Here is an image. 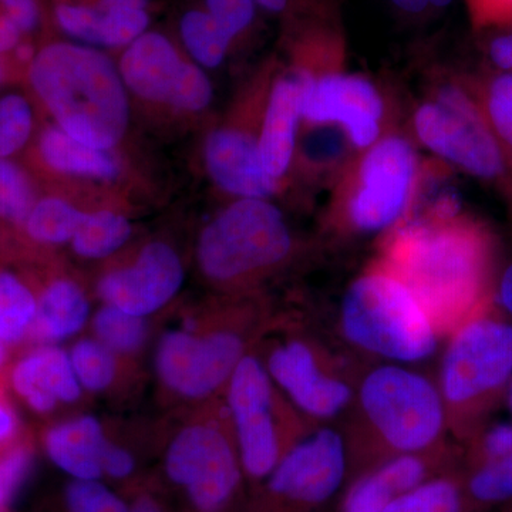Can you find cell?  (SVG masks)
Listing matches in <instances>:
<instances>
[{
  "label": "cell",
  "instance_id": "obj_1",
  "mask_svg": "<svg viewBox=\"0 0 512 512\" xmlns=\"http://www.w3.org/2000/svg\"><path fill=\"white\" fill-rule=\"evenodd\" d=\"M497 242L466 212L410 215L383 235L377 258L419 299L443 339L494 301Z\"/></svg>",
  "mask_w": 512,
  "mask_h": 512
},
{
  "label": "cell",
  "instance_id": "obj_2",
  "mask_svg": "<svg viewBox=\"0 0 512 512\" xmlns=\"http://www.w3.org/2000/svg\"><path fill=\"white\" fill-rule=\"evenodd\" d=\"M348 446L349 478L380 461L447 443L446 409L436 379L417 366H362L355 399L340 423Z\"/></svg>",
  "mask_w": 512,
  "mask_h": 512
},
{
  "label": "cell",
  "instance_id": "obj_3",
  "mask_svg": "<svg viewBox=\"0 0 512 512\" xmlns=\"http://www.w3.org/2000/svg\"><path fill=\"white\" fill-rule=\"evenodd\" d=\"M30 83L67 134L110 150L128 126L126 86L119 69L92 46L50 43L32 57Z\"/></svg>",
  "mask_w": 512,
  "mask_h": 512
},
{
  "label": "cell",
  "instance_id": "obj_4",
  "mask_svg": "<svg viewBox=\"0 0 512 512\" xmlns=\"http://www.w3.org/2000/svg\"><path fill=\"white\" fill-rule=\"evenodd\" d=\"M338 330L355 355L409 366L427 362L444 340L419 299L377 256L343 292Z\"/></svg>",
  "mask_w": 512,
  "mask_h": 512
},
{
  "label": "cell",
  "instance_id": "obj_5",
  "mask_svg": "<svg viewBox=\"0 0 512 512\" xmlns=\"http://www.w3.org/2000/svg\"><path fill=\"white\" fill-rule=\"evenodd\" d=\"M423 173L412 141L390 130L343 165L326 208V229L339 238L389 234L412 214Z\"/></svg>",
  "mask_w": 512,
  "mask_h": 512
},
{
  "label": "cell",
  "instance_id": "obj_6",
  "mask_svg": "<svg viewBox=\"0 0 512 512\" xmlns=\"http://www.w3.org/2000/svg\"><path fill=\"white\" fill-rule=\"evenodd\" d=\"M512 376V320L491 302L454 329L440 348L436 379L448 431L467 441L505 402Z\"/></svg>",
  "mask_w": 512,
  "mask_h": 512
},
{
  "label": "cell",
  "instance_id": "obj_7",
  "mask_svg": "<svg viewBox=\"0 0 512 512\" xmlns=\"http://www.w3.org/2000/svg\"><path fill=\"white\" fill-rule=\"evenodd\" d=\"M298 241L285 215L268 200L238 198L198 239L202 274L222 286H245L288 264Z\"/></svg>",
  "mask_w": 512,
  "mask_h": 512
},
{
  "label": "cell",
  "instance_id": "obj_8",
  "mask_svg": "<svg viewBox=\"0 0 512 512\" xmlns=\"http://www.w3.org/2000/svg\"><path fill=\"white\" fill-rule=\"evenodd\" d=\"M225 394L239 460L247 483L256 488L315 424L289 403L255 353L239 362Z\"/></svg>",
  "mask_w": 512,
  "mask_h": 512
},
{
  "label": "cell",
  "instance_id": "obj_9",
  "mask_svg": "<svg viewBox=\"0 0 512 512\" xmlns=\"http://www.w3.org/2000/svg\"><path fill=\"white\" fill-rule=\"evenodd\" d=\"M420 144L441 163L497 188L511 192L507 168L477 100L463 79L439 84L413 114Z\"/></svg>",
  "mask_w": 512,
  "mask_h": 512
},
{
  "label": "cell",
  "instance_id": "obj_10",
  "mask_svg": "<svg viewBox=\"0 0 512 512\" xmlns=\"http://www.w3.org/2000/svg\"><path fill=\"white\" fill-rule=\"evenodd\" d=\"M262 362L275 386L306 420L315 426H340L345 420L363 366L355 359L301 333L278 340Z\"/></svg>",
  "mask_w": 512,
  "mask_h": 512
},
{
  "label": "cell",
  "instance_id": "obj_11",
  "mask_svg": "<svg viewBox=\"0 0 512 512\" xmlns=\"http://www.w3.org/2000/svg\"><path fill=\"white\" fill-rule=\"evenodd\" d=\"M163 468L187 512H232L241 503L247 478L228 419L181 430L165 451Z\"/></svg>",
  "mask_w": 512,
  "mask_h": 512
},
{
  "label": "cell",
  "instance_id": "obj_12",
  "mask_svg": "<svg viewBox=\"0 0 512 512\" xmlns=\"http://www.w3.org/2000/svg\"><path fill=\"white\" fill-rule=\"evenodd\" d=\"M348 446L339 426H315L289 448L256 487L251 512H318L349 480Z\"/></svg>",
  "mask_w": 512,
  "mask_h": 512
},
{
  "label": "cell",
  "instance_id": "obj_13",
  "mask_svg": "<svg viewBox=\"0 0 512 512\" xmlns=\"http://www.w3.org/2000/svg\"><path fill=\"white\" fill-rule=\"evenodd\" d=\"M302 83L301 126L339 127L355 153L389 133L387 104L372 80L349 73L345 57L293 69Z\"/></svg>",
  "mask_w": 512,
  "mask_h": 512
},
{
  "label": "cell",
  "instance_id": "obj_14",
  "mask_svg": "<svg viewBox=\"0 0 512 512\" xmlns=\"http://www.w3.org/2000/svg\"><path fill=\"white\" fill-rule=\"evenodd\" d=\"M252 319L239 315L204 333H165L156 352L161 383L178 396L194 400L225 390L239 362L251 353Z\"/></svg>",
  "mask_w": 512,
  "mask_h": 512
},
{
  "label": "cell",
  "instance_id": "obj_15",
  "mask_svg": "<svg viewBox=\"0 0 512 512\" xmlns=\"http://www.w3.org/2000/svg\"><path fill=\"white\" fill-rule=\"evenodd\" d=\"M184 282L180 256L164 242H151L136 261L100 279L97 292L104 305L147 318L164 308Z\"/></svg>",
  "mask_w": 512,
  "mask_h": 512
},
{
  "label": "cell",
  "instance_id": "obj_16",
  "mask_svg": "<svg viewBox=\"0 0 512 512\" xmlns=\"http://www.w3.org/2000/svg\"><path fill=\"white\" fill-rule=\"evenodd\" d=\"M454 448L450 443L380 461L350 477L342 493L338 512H383L387 505L450 470Z\"/></svg>",
  "mask_w": 512,
  "mask_h": 512
},
{
  "label": "cell",
  "instance_id": "obj_17",
  "mask_svg": "<svg viewBox=\"0 0 512 512\" xmlns=\"http://www.w3.org/2000/svg\"><path fill=\"white\" fill-rule=\"evenodd\" d=\"M204 154L212 181L234 197L268 200L281 188L262 165L259 131L242 124L217 128L205 141Z\"/></svg>",
  "mask_w": 512,
  "mask_h": 512
},
{
  "label": "cell",
  "instance_id": "obj_18",
  "mask_svg": "<svg viewBox=\"0 0 512 512\" xmlns=\"http://www.w3.org/2000/svg\"><path fill=\"white\" fill-rule=\"evenodd\" d=\"M188 64L167 36L146 32L126 47L119 72L124 86L140 99L173 106Z\"/></svg>",
  "mask_w": 512,
  "mask_h": 512
},
{
  "label": "cell",
  "instance_id": "obj_19",
  "mask_svg": "<svg viewBox=\"0 0 512 512\" xmlns=\"http://www.w3.org/2000/svg\"><path fill=\"white\" fill-rule=\"evenodd\" d=\"M301 106L302 83L296 73L278 77L265 101L259 130V154L266 173L281 183L295 158Z\"/></svg>",
  "mask_w": 512,
  "mask_h": 512
},
{
  "label": "cell",
  "instance_id": "obj_20",
  "mask_svg": "<svg viewBox=\"0 0 512 512\" xmlns=\"http://www.w3.org/2000/svg\"><path fill=\"white\" fill-rule=\"evenodd\" d=\"M10 380L13 390L37 413L77 402L83 392L69 353L56 345H40L23 356L13 367Z\"/></svg>",
  "mask_w": 512,
  "mask_h": 512
},
{
  "label": "cell",
  "instance_id": "obj_21",
  "mask_svg": "<svg viewBox=\"0 0 512 512\" xmlns=\"http://www.w3.org/2000/svg\"><path fill=\"white\" fill-rule=\"evenodd\" d=\"M107 443L100 421L80 416L47 431L45 450L50 461L73 480H103L101 456Z\"/></svg>",
  "mask_w": 512,
  "mask_h": 512
},
{
  "label": "cell",
  "instance_id": "obj_22",
  "mask_svg": "<svg viewBox=\"0 0 512 512\" xmlns=\"http://www.w3.org/2000/svg\"><path fill=\"white\" fill-rule=\"evenodd\" d=\"M89 316L90 303L80 286L60 279L47 286L37 299L29 336L40 345H55L79 333Z\"/></svg>",
  "mask_w": 512,
  "mask_h": 512
},
{
  "label": "cell",
  "instance_id": "obj_23",
  "mask_svg": "<svg viewBox=\"0 0 512 512\" xmlns=\"http://www.w3.org/2000/svg\"><path fill=\"white\" fill-rule=\"evenodd\" d=\"M40 154L50 168L63 174L111 180L119 173V164L109 150L83 143L59 126L42 134Z\"/></svg>",
  "mask_w": 512,
  "mask_h": 512
},
{
  "label": "cell",
  "instance_id": "obj_24",
  "mask_svg": "<svg viewBox=\"0 0 512 512\" xmlns=\"http://www.w3.org/2000/svg\"><path fill=\"white\" fill-rule=\"evenodd\" d=\"M493 134L511 181L512 197V73L490 72L463 77Z\"/></svg>",
  "mask_w": 512,
  "mask_h": 512
},
{
  "label": "cell",
  "instance_id": "obj_25",
  "mask_svg": "<svg viewBox=\"0 0 512 512\" xmlns=\"http://www.w3.org/2000/svg\"><path fill=\"white\" fill-rule=\"evenodd\" d=\"M468 500L463 481L448 470L400 495L383 512H466Z\"/></svg>",
  "mask_w": 512,
  "mask_h": 512
},
{
  "label": "cell",
  "instance_id": "obj_26",
  "mask_svg": "<svg viewBox=\"0 0 512 512\" xmlns=\"http://www.w3.org/2000/svg\"><path fill=\"white\" fill-rule=\"evenodd\" d=\"M131 235V224L124 215L111 211L84 214L72 239L77 255L87 259L106 258L119 251Z\"/></svg>",
  "mask_w": 512,
  "mask_h": 512
},
{
  "label": "cell",
  "instance_id": "obj_27",
  "mask_svg": "<svg viewBox=\"0 0 512 512\" xmlns=\"http://www.w3.org/2000/svg\"><path fill=\"white\" fill-rule=\"evenodd\" d=\"M180 36L188 55L205 69H217L224 62L232 40L205 9H192L180 19Z\"/></svg>",
  "mask_w": 512,
  "mask_h": 512
},
{
  "label": "cell",
  "instance_id": "obj_28",
  "mask_svg": "<svg viewBox=\"0 0 512 512\" xmlns=\"http://www.w3.org/2000/svg\"><path fill=\"white\" fill-rule=\"evenodd\" d=\"M37 299L28 286L10 272H0V340L16 345L29 336Z\"/></svg>",
  "mask_w": 512,
  "mask_h": 512
},
{
  "label": "cell",
  "instance_id": "obj_29",
  "mask_svg": "<svg viewBox=\"0 0 512 512\" xmlns=\"http://www.w3.org/2000/svg\"><path fill=\"white\" fill-rule=\"evenodd\" d=\"M84 214L60 198H45L36 202L26 218L30 238L42 244L72 242Z\"/></svg>",
  "mask_w": 512,
  "mask_h": 512
},
{
  "label": "cell",
  "instance_id": "obj_30",
  "mask_svg": "<svg viewBox=\"0 0 512 512\" xmlns=\"http://www.w3.org/2000/svg\"><path fill=\"white\" fill-rule=\"evenodd\" d=\"M146 319L104 305L93 316L94 336L114 355H131L144 345L147 336Z\"/></svg>",
  "mask_w": 512,
  "mask_h": 512
},
{
  "label": "cell",
  "instance_id": "obj_31",
  "mask_svg": "<svg viewBox=\"0 0 512 512\" xmlns=\"http://www.w3.org/2000/svg\"><path fill=\"white\" fill-rule=\"evenodd\" d=\"M69 357L74 375L83 390L103 392L114 382L117 372L116 355L96 338L74 343Z\"/></svg>",
  "mask_w": 512,
  "mask_h": 512
},
{
  "label": "cell",
  "instance_id": "obj_32",
  "mask_svg": "<svg viewBox=\"0 0 512 512\" xmlns=\"http://www.w3.org/2000/svg\"><path fill=\"white\" fill-rule=\"evenodd\" d=\"M471 501L498 504L512 500V451L507 456L477 464L464 481Z\"/></svg>",
  "mask_w": 512,
  "mask_h": 512
},
{
  "label": "cell",
  "instance_id": "obj_33",
  "mask_svg": "<svg viewBox=\"0 0 512 512\" xmlns=\"http://www.w3.org/2000/svg\"><path fill=\"white\" fill-rule=\"evenodd\" d=\"M33 128V113L25 97L9 94L0 99V160L25 146Z\"/></svg>",
  "mask_w": 512,
  "mask_h": 512
},
{
  "label": "cell",
  "instance_id": "obj_34",
  "mask_svg": "<svg viewBox=\"0 0 512 512\" xmlns=\"http://www.w3.org/2000/svg\"><path fill=\"white\" fill-rule=\"evenodd\" d=\"M35 205L29 178L8 160H0V220L25 222Z\"/></svg>",
  "mask_w": 512,
  "mask_h": 512
},
{
  "label": "cell",
  "instance_id": "obj_35",
  "mask_svg": "<svg viewBox=\"0 0 512 512\" xmlns=\"http://www.w3.org/2000/svg\"><path fill=\"white\" fill-rule=\"evenodd\" d=\"M467 441L474 466L507 456L512 451V421H488Z\"/></svg>",
  "mask_w": 512,
  "mask_h": 512
},
{
  "label": "cell",
  "instance_id": "obj_36",
  "mask_svg": "<svg viewBox=\"0 0 512 512\" xmlns=\"http://www.w3.org/2000/svg\"><path fill=\"white\" fill-rule=\"evenodd\" d=\"M33 457L28 448L15 447L0 456V512L5 511L28 480Z\"/></svg>",
  "mask_w": 512,
  "mask_h": 512
},
{
  "label": "cell",
  "instance_id": "obj_37",
  "mask_svg": "<svg viewBox=\"0 0 512 512\" xmlns=\"http://www.w3.org/2000/svg\"><path fill=\"white\" fill-rule=\"evenodd\" d=\"M256 8L254 0H205V10L232 42L252 25Z\"/></svg>",
  "mask_w": 512,
  "mask_h": 512
},
{
  "label": "cell",
  "instance_id": "obj_38",
  "mask_svg": "<svg viewBox=\"0 0 512 512\" xmlns=\"http://www.w3.org/2000/svg\"><path fill=\"white\" fill-rule=\"evenodd\" d=\"M471 26L478 30L512 29V0H464Z\"/></svg>",
  "mask_w": 512,
  "mask_h": 512
},
{
  "label": "cell",
  "instance_id": "obj_39",
  "mask_svg": "<svg viewBox=\"0 0 512 512\" xmlns=\"http://www.w3.org/2000/svg\"><path fill=\"white\" fill-rule=\"evenodd\" d=\"M137 471L136 457L127 448L107 443L101 456V473L103 480L113 483H127Z\"/></svg>",
  "mask_w": 512,
  "mask_h": 512
},
{
  "label": "cell",
  "instance_id": "obj_40",
  "mask_svg": "<svg viewBox=\"0 0 512 512\" xmlns=\"http://www.w3.org/2000/svg\"><path fill=\"white\" fill-rule=\"evenodd\" d=\"M0 12L20 30L22 35L35 32L40 23L37 0H0Z\"/></svg>",
  "mask_w": 512,
  "mask_h": 512
},
{
  "label": "cell",
  "instance_id": "obj_41",
  "mask_svg": "<svg viewBox=\"0 0 512 512\" xmlns=\"http://www.w3.org/2000/svg\"><path fill=\"white\" fill-rule=\"evenodd\" d=\"M487 56L494 72L512 73V32L491 39Z\"/></svg>",
  "mask_w": 512,
  "mask_h": 512
},
{
  "label": "cell",
  "instance_id": "obj_42",
  "mask_svg": "<svg viewBox=\"0 0 512 512\" xmlns=\"http://www.w3.org/2000/svg\"><path fill=\"white\" fill-rule=\"evenodd\" d=\"M494 302L512 320V259L498 268L494 285Z\"/></svg>",
  "mask_w": 512,
  "mask_h": 512
},
{
  "label": "cell",
  "instance_id": "obj_43",
  "mask_svg": "<svg viewBox=\"0 0 512 512\" xmlns=\"http://www.w3.org/2000/svg\"><path fill=\"white\" fill-rule=\"evenodd\" d=\"M128 512H174L167 504L161 500L158 495L153 493H138L130 501V510Z\"/></svg>",
  "mask_w": 512,
  "mask_h": 512
},
{
  "label": "cell",
  "instance_id": "obj_44",
  "mask_svg": "<svg viewBox=\"0 0 512 512\" xmlns=\"http://www.w3.org/2000/svg\"><path fill=\"white\" fill-rule=\"evenodd\" d=\"M453 0H392L394 6L407 15H421L430 9L447 8Z\"/></svg>",
  "mask_w": 512,
  "mask_h": 512
},
{
  "label": "cell",
  "instance_id": "obj_45",
  "mask_svg": "<svg viewBox=\"0 0 512 512\" xmlns=\"http://www.w3.org/2000/svg\"><path fill=\"white\" fill-rule=\"evenodd\" d=\"M22 33L2 12H0V55L20 46Z\"/></svg>",
  "mask_w": 512,
  "mask_h": 512
},
{
  "label": "cell",
  "instance_id": "obj_46",
  "mask_svg": "<svg viewBox=\"0 0 512 512\" xmlns=\"http://www.w3.org/2000/svg\"><path fill=\"white\" fill-rule=\"evenodd\" d=\"M18 430V419L5 403L0 402V444L8 443Z\"/></svg>",
  "mask_w": 512,
  "mask_h": 512
},
{
  "label": "cell",
  "instance_id": "obj_47",
  "mask_svg": "<svg viewBox=\"0 0 512 512\" xmlns=\"http://www.w3.org/2000/svg\"><path fill=\"white\" fill-rule=\"evenodd\" d=\"M259 8H264L271 13H282L288 8L289 0H254Z\"/></svg>",
  "mask_w": 512,
  "mask_h": 512
},
{
  "label": "cell",
  "instance_id": "obj_48",
  "mask_svg": "<svg viewBox=\"0 0 512 512\" xmlns=\"http://www.w3.org/2000/svg\"><path fill=\"white\" fill-rule=\"evenodd\" d=\"M505 404H507L508 410H510L512 416V376L510 383H508L507 394H505Z\"/></svg>",
  "mask_w": 512,
  "mask_h": 512
},
{
  "label": "cell",
  "instance_id": "obj_49",
  "mask_svg": "<svg viewBox=\"0 0 512 512\" xmlns=\"http://www.w3.org/2000/svg\"><path fill=\"white\" fill-rule=\"evenodd\" d=\"M6 357H8V350H6L5 343L0 340V367L5 365Z\"/></svg>",
  "mask_w": 512,
  "mask_h": 512
},
{
  "label": "cell",
  "instance_id": "obj_50",
  "mask_svg": "<svg viewBox=\"0 0 512 512\" xmlns=\"http://www.w3.org/2000/svg\"><path fill=\"white\" fill-rule=\"evenodd\" d=\"M507 204H508V210H510V217H511V221H512V197L508 198Z\"/></svg>",
  "mask_w": 512,
  "mask_h": 512
},
{
  "label": "cell",
  "instance_id": "obj_51",
  "mask_svg": "<svg viewBox=\"0 0 512 512\" xmlns=\"http://www.w3.org/2000/svg\"><path fill=\"white\" fill-rule=\"evenodd\" d=\"M3 77V70H2V64H0V82H2Z\"/></svg>",
  "mask_w": 512,
  "mask_h": 512
}]
</instances>
